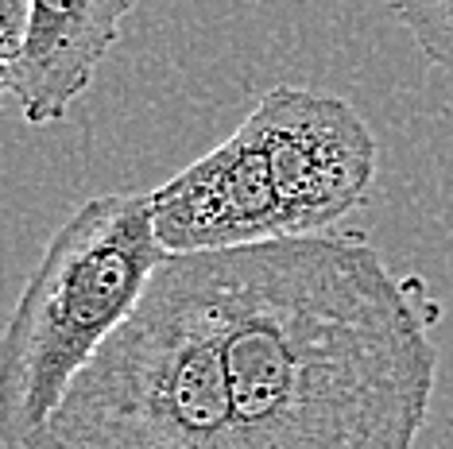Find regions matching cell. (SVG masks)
I'll list each match as a JSON object with an SVG mask.
<instances>
[{"label": "cell", "instance_id": "cell-6", "mask_svg": "<svg viewBox=\"0 0 453 449\" xmlns=\"http://www.w3.org/2000/svg\"><path fill=\"white\" fill-rule=\"evenodd\" d=\"M136 0H32L27 43L4 66V89L27 125H58L86 94Z\"/></svg>", "mask_w": 453, "mask_h": 449}, {"label": "cell", "instance_id": "cell-7", "mask_svg": "<svg viewBox=\"0 0 453 449\" xmlns=\"http://www.w3.org/2000/svg\"><path fill=\"white\" fill-rule=\"evenodd\" d=\"M430 66L453 70V0H388Z\"/></svg>", "mask_w": 453, "mask_h": 449}, {"label": "cell", "instance_id": "cell-8", "mask_svg": "<svg viewBox=\"0 0 453 449\" xmlns=\"http://www.w3.org/2000/svg\"><path fill=\"white\" fill-rule=\"evenodd\" d=\"M27 27H32V0H0V70L19 58Z\"/></svg>", "mask_w": 453, "mask_h": 449}, {"label": "cell", "instance_id": "cell-4", "mask_svg": "<svg viewBox=\"0 0 453 449\" xmlns=\"http://www.w3.org/2000/svg\"><path fill=\"white\" fill-rule=\"evenodd\" d=\"M249 117L260 125L287 237L329 232L365 206L376 179V136L345 97L275 86Z\"/></svg>", "mask_w": 453, "mask_h": 449}, {"label": "cell", "instance_id": "cell-2", "mask_svg": "<svg viewBox=\"0 0 453 449\" xmlns=\"http://www.w3.org/2000/svg\"><path fill=\"white\" fill-rule=\"evenodd\" d=\"M19 449H236L221 333L190 256H167L136 314Z\"/></svg>", "mask_w": 453, "mask_h": 449}, {"label": "cell", "instance_id": "cell-3", "mask_svg": "<svg viewBox=\"0 0 453 449\" xmlns=\"http://www.w3.org/2000/svg\"><path fill=\"white\" fill-rule=\"evenodd\" d=\"M167 252L148 194H101L50 237L19 294L0 364V445L19 449L143 302Z\"/></svg>", "mask_w": 453, "mask_h": 449}, {"label": "cell", "instance_id": "cell-1", "mask_svg": "<svg viewBox=\"0 0 453 449\" xmlns=\"http://www.w3.org/2000/svg\"><path fill=\"white\" fill-rule=\"evenodd\" d=\"M221 333L236 449H415L438 349L357 237H275L190 256Z\"/></svg>", "mask_w": 453, "mask_h": 449}, {"label": "cell", "instance_id": "cell-5", "mask_svg": "<svg viewBox=\"0 0 453 449\" xmlns=\"http://www.w3.org/2000/svg\"><path fill=\"white\" fill-rule=\"evenodd\" d=\"M148 202L167 256L233 252L287 237L272 163L252 117L225 144L151 190Z\"/></svg>", "mask_w": 453, "mask_h": 449}]
</instances>
